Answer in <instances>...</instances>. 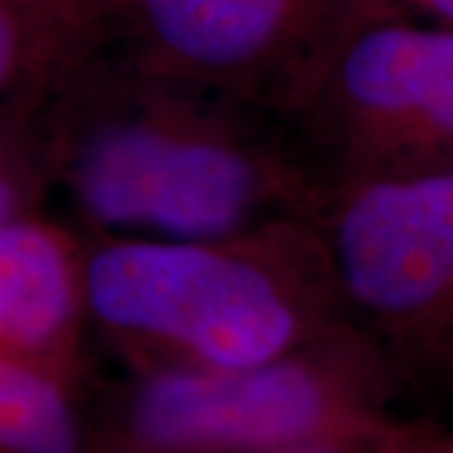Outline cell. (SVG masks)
<instances>
[{
  "instance_id": "obj_3",
  "label": "cell",
  "mask_w": 453,
  "mask_h": 453,
  "mask_svg": "<svg viewBox=\"0 0 453 453\" xmlns=\"http://www.w3.org/2000/svg\"><path fill=\"white\" fill-rule=\"evenodd\" d=\"M275 111L323 196L453 169V26L342 0Z\"/></svg>"
},
{
  "instance_id": "obj_1",
  "label": "cell",
  "mask_w": 453,
  "mask_h": 453,
  "mask_svg": "<svg viewBox=\"0 0 453 453\" xmlns=\"http://www.w3.org/2000/svg\"><path fill=\"white\" fill-rule=\"evenodd\" d=\"M50 184L98 237L229 240L312 222L323 187L275 109L134 61L111 35L43 98Z\"/></svg>"
},
{
  "instance_id": "obj_5",
  "label": "cell",
  "mask_w": 453,
  "mask_h": 453,
  "mask_svg": "<svg viewBox=\"0 0 453 453\" xmlns=\"http://www.w3.org/2000/svg\"><path fill=\"white\" fill-rule=\"evenodd\" d=\"M312 226L348 323L401 383L453 393V169L342 184Z\"/></svg>"
},
{
  "instance_id": "obj_7",
  "label": "cell",
  "mask_w": 453,
  "mask_h": 453,
  "mask_svg": "<svg viewBox=\"0 0 453 453\" xmlns=\"http://www.w3.org/2000/svg\"><path fill=\"white\" fill-rule=\"evenodd\" d=\"M83 247L41 214L0 226V356L71 380L86 315Z\"/></svg>"
},
{
  "instance_id": "obj_9",
  "label": "cell",
  "mask_w": 453,
  "mask_h": 453,
  "mask_svg": "<svg viewBox=\"0 0 453 453\" xmlns=\"http://www.w3.org/2000/svg\"><path fill=\"white\" fill-rule=\"evenodd\" d=\"M68 378L0 356V453H83Z\"/></svg>"
},
{
  "instance_id": "obj_12",
  "label": "cell",
  "mask_w": 453,
  "mask_h": 453,
  "mask_svg": "<svg viewBox=\"0 0 453 453\" xmlns=\"http://www.w3.org/2000/svg\"><path fill=\"white\" fill-rule=\"evenodd\" d=\"M438 453H453V431H451V434H443V436H441V446H438Z\"/></svg>"
},
{
  "instance_id": "obj_2",
  "label": "cell",
  "mask_w": 453,
  "mask_h": 453,
  "mask_svg": "<svg viewBox=\"0 0 453 453\" xmlns=\"http://www.w3.org/2000/svg\"><path fill=\"white\" fill-rule=\"evenodd\" d=\"M88 320L151 371H240L345 327L312 222L229 240L98 237L83 252Z\"/></svg>"
},
{
  "instance_id": "obj_4",
  "label": "cell",
  "mask_w": 453,
  "mask_h": 453,
  "mask_svg": "<svg viewBox=\"0 0 453 453\" xmlns=\"http://www.w3.org/2000/svg\"><path fill=\"white\" fill-rule=\"evenodd\" d=\"M398 375L353 325L240 371H149L127 408L136 453H292L378 436Z\"/></svg>"
},
{
  "instance_id": "obj_11",
  "label": "cell",
  "mask_w": 453,
  "mask_h": 453,
  "mask_svg": "<svg viewBox=\"0 0 453 453\" xmlns=\"http://www.w3.org/2000/svg\"><path fill=\"white\" fill-rule=\"evenodd\" d=\"M388 3L426 20L453 26V0H388Z\"/></svg>"
},
{
  "instance_id": "obj_8",
  "label": "cell",
  "mask_w": 453,
  "mask_h": 453,
  "mask_svg": "<svg viewBox=\"0 0 453 453\" xmlns=\"http://www.w3.org/2000/svg\"><path fill=\"white\" fill-rule=\"evenodd\" d=\"M116 0H0V104L41 88L111 35Z\"/></svg>"
},
{
  "instance_id": "obj_6",
  "label": "cell",
  "mask_w": 453,
  "mask_h": 453,
  "mask_svg": "<svg viewBox=\"0 0 453 453\" xmlns=\"http://www.w3.org/2000/svg\"><path fill=\"white\" fill-rule=\"evenodd\" d=\"M342 0H116L111 41L146 68L275 109Z\"/></svg>"
},
{
  "instance_id": "obj_10",
  "label": "cell",
  "mask_w": 453,
  "mask_h": 453,
  "mask_svg": "<svg viewBox=\"0 0 453 453\" xmlns=\"http://www.w3.org/2000/svg\"><path fill=\"white\" fill-rule=\"evenodd\" d=\"M441 431L423 421H398L383 434L342 446H323L292 453H438Z\"/></svg>"
}]
</instances>
